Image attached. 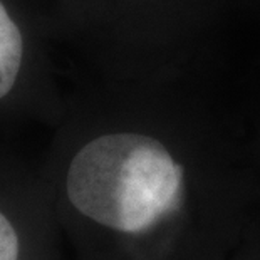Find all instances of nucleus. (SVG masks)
I'll use <instances>...</instances> for the list:
<instances>
[{"label": "nucleus", "mask_w": 260, "mask_h": 260, "mask_svg": "<svg viewBox=\"0 0 260 260\" xmlns=\"http://www.w3.org/2000/svg\"><path fill=\"white\" fill-rule=\"evenodd\" d=\"M66 193L77 212L98 225L140 234L178 207L181 167L149 136L103 135L71 159Z\"/></svg>", "instance_id": "f257e3e1"}, {"label": "nucleus", "mask_w": 260, "mask_h": 260, "mask_svg": "<svg viewBox=\"0 0 260 260\" xmlns=\"http://www.w3.org/2000/svg\"><path fill=\"white\" fill-rule=\"evenodd\" d=\"M24 42L17 24L0 2V99L7 96L20 71Z\"/></svg>", "instance_id": "f03ea898"}, {"label": "nucleus", "mask_w": 260, "mask_h": 260, "mask_svg": "<svg viewBox=\"0 0 260 260\" xmlns=\"http://www.w3.org/2000/svg\"><path fill=\"white\" fill-rule=\"evenodd\" d=\"M0 260H25L20 230L4 207H0Z\"/></svg>", "instance_id": "7ed1b4c3"}]
</instances>
